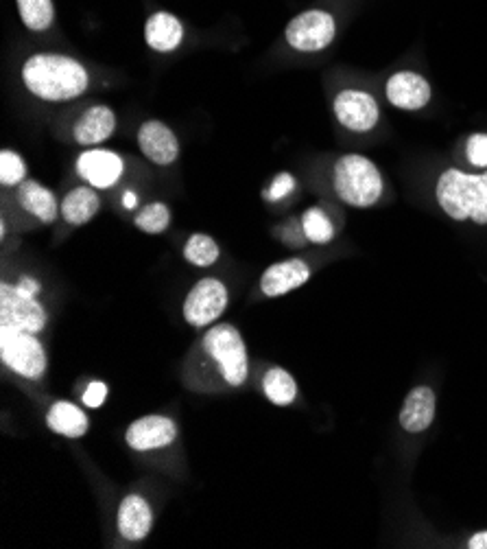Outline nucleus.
I'll return each mask as SVG.
<instances>
[{"label":"nucleus","mask_w":487,"mask_h":549,"mask_svg":"<svg viewBox=\"0 0 487 549\" xmlns=\"http://www.w3.org/2000/svg\"><path fill=\"white\" fill-rule=\"evenodd\" d=\"M249 377V353L241 331L221 322L208 326L186 355L182 379L197 394H223L243 388Z\"/></svg>","instance_id":"f257e3e1"},{"label":"nucleus","mask_w":487,"mask_h":549,"mask_svg":"<svg viewBox=\"0 0 487 549\" xmlns=\"http://www.w3.org/2000/svg\"><path fill=\"white\" fill-rule=\"evenodd\" d=\"M22 84L35 99L46 103H66L81 97L90 86L86 66L62 53L31 55L22 66Z\"/></svg>","instance_id":"f03ea898"},{"label":"nucleus","mask_w":487,"mask_h":549,"mask_svg":"<svg viewBox=\"0 0 487 549\" xmlns=\"http://www.w3.org/2000/svg\"><path fill=\"white\" fill-rule=\"evenodd\" d=\"M439 208L455 221H474L487 226V173L474 175L448 169L439 175L435 186Z\"/></svg>","instance_id":"7ed1b4c3"},{"label":"nucleus","mask_w":487,"mask_h":549,"mask_svg":"<svg viewBox=\"0 0 487 549\" xmlns=\"http://www.w3.org/2000/svg\"><path fill=\"white\" fill-rule=\"evenodd\" d=\"M332 186L341 202L354 208H370L385 193L383 173L361 154L341 156L332 171Z\"/></svg>","instance_id":"20e7f679"},{"label":"nucleus","mask_w":487,"mask_h":549,"mask_svg":"<svg viewBox=\"0 0 487 549\" xmlns=\"http://www.w3.org/2000/svg\"><path fill=\"white\" fill-rule=\"evenodd\" d=\"M0 359L14 375L27 381H40L49 366V357L38 335L3 326H0Z\"/></svg>","instance_id":"39448f33"},{"label":"nucleus","mask_w":487,"mask_h":549,"mask_svg":"<svg viewBox=\"0 0 487 549\" xmlns=\"http://www.w3.org/2000/svg\"><path fill=\"white\" fill-rule=\"evenodd\" d=\"M46 320V309L40 305L38 296L31 291L22 289L20 285L3 283L0 287V326L3 329L27 331V333H42Z\"/></svg>","instance_id":"423d86ee"},{"label":"nucleus","mask_w":487,"mask_h":549,"mask_svg":"<svg viewBox=\"0 0 487 549\" xmlns=\"http://www.w3.org/2000/svg\"><path fill=\"white\" fill-rule=\"evenodd\" d=\"M230 305V291L219 278H201L184 298V320L195 329H208Z\"/></svg>","instance_id":"0eeeda50"},{"label":"nucleus","mask_w":487,"mask_h":549,"mask_svg":"<svg viewBox=\"0 0 487 549\" xmlns=\"http://www.w3.org/2000/svg\"><path fill=\"white\" fill-rule=\"evenodd\" d=\"M335 33V18L328 11L311 9L289 22L287 31H284V40H287L291 49L300 53H319L328 49L332 40H335Z\"/></svg>","instance_id":"6e6552de"},{"label":"nucleus","mask_w":487,"mask_h":549,"mask_svg":"<svg viewBox=\"0 0 487 549\" xmlns=\"http://www.w3.org/2000/svg\"><path fill=\"white\" fill-rule=\"evenodd\" d=\"M332 110L339 125L356 134L372 132L380 119L378 101L365 90H341L332 103Z\"/></svg>","instance_id":"1a4fd4ad"},{"label":"nucleus","mask_w":487,"mask_h":549,"mask_svg":"<svg viewBox=\"0 0 487 549\" xmlns=\"http://www.w3.org/2000/svg\"><path fill=\"white\" fill-rule=\"evenodd\" d=\"M77 173L92 189L108 191L118 184L125 173V162L116 151L103 147H90L77 158Z\"/></svg>","instance_id":"9d476101"},{"label":"nucleus","mask_w":487,"mask_h":549,"mask_svg":"<svg viewBox=\"0 0 487 549\" xmlns=\"http://www.w3.org/2000/svg\"><path fill=\"white\" fill-rule=\"evenodd\" d=\"M175 440H177V423L173 418L162 416V414H149L134 420V423L127 427V434H125L127 447L138 453L171 447Z\"/></svg>","instance_id":"9b49d317"},{"label":"nucleus","mask_w":487,"mask_h":549,"mask_svg":"<svg viewBox=\"0 0 487 549\" xmlns=\"http://www.w3.org/2000/svg\"><path fill=\"white\" fill-rule=\"evenodd\" d=\"M385 95L394 108L415 112L429 105V101L433 99V88L420 73L400 70V73H394L387 79Z\"/></svg>","instance_id":"f8f14e48"},{"label":"nucleus","mask_w":487,"mask_h":549,"mask_svg":"<svg viewBox=\"0 0 487 549\" xmlns=\"http://www.w3.org/2000/svg\"><path fill=\"white\" fill-rule=\"evenodd\" d=\"M311 265L302 259H289L269 265L260 276V294L265 298H282L304 287L311 280Z\"/></svg>","instance_id":"ddd939ff"},{"label":"nucleus","mask_w":487,"mask_h":549,"mask_svg":"<svg viewBox=\"0 0 487 549\" xmlns=\"http://www.w3.org/2000/svg\"><path fill=\"white\" fill-rule=\"evenodd\" d=\"M138 147L145 158L158 167H171L180 158V140L162 121H147L140 125Z\"/></svg>","instance_id":"4468645a"},{"label":"nucleus","mask_w":487,"mask_h":549,"mask_svg":"<svg viewBox=\"0 0 487 549\" xmlns=\"http://www.w3.org/2000/svg\"><path fill=\"white\" fill-rule=\"evenodd\" d=\"M116 528L127 543L145 541L153 528V508L149 501L138 493L123 497L118 506Z\"/></svg>","instance_id":"2eb2a0df"},{"label":"nucleus","mask_w":487,"mask_h":549,"mask_svg":"<svg viewBox=\"0 0 487 549\" xmlns=\"http://www.w3.org/2000/svg\"><path fill=\"white\" fill-rule=\"evenodd\" d=\"M116 132V114L110 105H90L73 125V140L81 147H99Z\"/></svg>","instance_id":"dca6fc26"},{"label":"nucleus","mask_w":487,"mask_h":549,"mask_svg":"<svg viewBox=\"0 0 487 549\" xmlns=\"http://www.w3.org/2000/svg\"><path fill=\"white\" fill-rule=\"evenodd\" d=\"M435 412L437 396L433 388H429V385H418V388L409 392L405 403H402L398 423L407 434H424L435 423Z\"/></svg>","instance_id":"f3484780"},{"label":"nucleus","mask_w":487,"mask_h":549,"mask_svg":"<svg viewBox=\"0 0 487 549\" xmlns=\"http://www.w3.org/2000/svg\"><path fill=\"white\" fill-rule=\"evenodd\" d=\"M16 200L20 204V208L29 213L31 217H35L40 221V224H53L57 219V215H62V210H59L57 197L53 195V191L46 189L40 182L35 180H25L16 191Z\"/></svg>","instance_id":"a211bd4d"},{"label":"nucleus","mask_w":487,"mask_h":549,"mask_svg":"<svg viewBox=\"0 0 487 549\" xmlns=\"http://www.w3.org/2000/svg\"><path fill=\"white\" fill-rule=\"evenodd\" d=\"M145 40L156 53H173L184 42V25L169 11H158L147 20Z\"/></svg>","instance_id":"6ab92c4d"},{"label":"nucleus","mask_w":487,"mask_h":549,"mask_svg":"<svg viewBox=\"0 0 487 549\" xmlns=\"http://www.w3.org/2000/svg\"><path fill=\"white\" fill-rule=\"evenodd\" d=\"M46 427H49L57 436L77 440L88 434L90 418L75 403L55 401L49 407V412H46Z\"/></svg>","instance_id":"aec40b11"},{"label":"nucleus","mask_w":487,"mask_h":549,"mask_svg":"<svg viewBox=\"0 0 487 549\" xmlns=\"http://www.w3.org/2000/svg\"><path fill=\"white\" fill-rule=\"evenodd\" d=\"M59 210H62V217L68 226H83L97 217L101 210V200L97 195V189L92 186H79V189L70 191L62 204H59Z\"/></svg>","instance_id":"412c9836"},{"label":"nucleus","mask_w":487,"mask_h":549,"mask_svg":"<svg viewBox=\"0 0 487 549\" xmlns=\"http://www.w3.org/2000/svg\"><path fill=\"white\" fill-rule=\"evenodd\" d=\"M263 392L267 399L278 407H289L298 401V381L289 370L280 366L269 368L263 377Z\"/></svg>","instance_id":"4be33fe9"},{"label":"nucleus","mask_w":487,"mask_h":549,"mask_svg":"<svg viewBox=\"0 0 487 549\" xmlns=\"http://www.w3.org/2000/svg\"><path fill=\"white\" fill-rule=\"evenodd\" d=\"M219 256V243L210 235H201V232L190 235L184 245V259L195 267H212L219 261Z\"/></svg>","instance_id":"5701e85b"},{"label":"nucleus","mask_w":487,"mask_h":549,"mask_svg":"<svg viewBox=\"0 0 487 549\" xmlns=\"http://www.w3.org/2000/svg\"><path fill=\"white\" fill-rule=\"evenodd\" d=\"M18 11L25 27L35 33L51 29L55 20L53 0H18Z\"/></svg>","instance_id":"b1692460"},{"label":"nucleus","mask_w":487,"mask_h":549,"mask_svg":"<svg viewBox=\"0 0 487 549\" xmlns=\"http://www.w3.org/2000/svg\"><path fill=\"white\" fill-rule=\"evenodd\" d=\"M302 230L306 239L315 245H326L335 239V224L322 208H308L302 215Z\"/></svg>","instance_id":"393cba45"},{"label":"nucleus","mask_w":487,"mask_h":549,"mask_svg":"<svg viewBox=\"0 0 487 549\" xmlns=\"http://www.w3.org/2000/svg\"><path fill=\"white\" fill-rule=\"evenodd\" d=\"M134 226L145 235H162L171 226V208L162 202H151L138 210Z\"/></svg>","instance_id":"a878e982"},{"label":"nucleus","mask_w":487,"mask_h":549,"mask_svg":"<svg viewBox=\"0 0 487 549\" xmlns=\"http://www.w3.org/2000/svg\"><path fill=\"white\" fill-rule=\"evenodd\" d=\"M27 180V165L20 154L11 149H3L0 154V184L3 186H20Z\"/></svg>","instance_id":"bb28decb"},{"label":"nucleus","mask_w":487,"mask_h":549,"mask_svg":"<svg viewBox=\"0 0 487 549\" xmlns=\"http://www.w3.org/2000/svg\"><path fill=\"white\" fill-rule=\"evenodd\" d=\"M295 186H298V180H295V175H291V173H278L276 178L271 180L269 189L265 191V200L280 202V200H284V197L291 195L295 191Z\"/></svg>","instance_id":"cd10ccee"},{"label":"nucleus","mask_w":487,"mask_h":549,"mask_svg":"<svg viewBox=\"0 0 487 549\" xmlns=\"http://www.w3.org/2000/svg\"><path fill=\"white\" fill-rule=\"evenodd\" d=\"M466 156L472 167H487V134H472L466 143Z\"/></svg>","instance_id":"c85d7f7f"},{"label":"nucleus","mask_w":487,"mask_h":549,"mask_svg":"<svg viewBox=\"0 0 487 549\" xmlns=\"http://www.w3.org/2000/svg\"><path fill=\"white\" fill-rule=\"evenodd\" d=\"M108 394H110L108 383L92 381V383H88V388L83 390L81 403L86 407H90V410H99V407H103L105 401H108Z\"/></svg>","instance_id":"c756f323"},{"label":"nucleus","mask_w":487,"mask_h":549,"mask_svg":"<svg viewBox=\"0 0 487 549\" xmlns=\"http://www.w3.org/2000/svg\"><path fill=\"white\" fill-rule=\"evenodd\" d=\"M468 549H487V530L470 536V539H468Z\"/></svg>","instance_id":"7c9ffc66"},{"label":"nucleus","mask_w":487,"mask_h":549,"mask_svg":"<svg viewBox=\"0 0 487 549\" xmlns=\"http://www.w3.org/2000/svg\"><path fill=\"white\" fill-rule=\"evenodd\" d=\"M18 285H20L22 289H27V291H31V294H33V296H38V294H40V289H42V285L38 283V280H35V278H31V276H22Z\"/></svg>","instance_id":"2f4dec72"},{"label":"nucleus","mask_w":487,"mask_h":549,"mask_svg":"<svg viewBox=\"0 0 487 549\" xmlns=\"http://www.w3.org/2000/svg\"><path fill=\"white\" fill-rule=\"evenodd\" d=\"M123 206H125V208H136V206H138V195H136V193H125V197H123Z\"/></svg>","instance_id":"473e14b6"}]
</instances>
